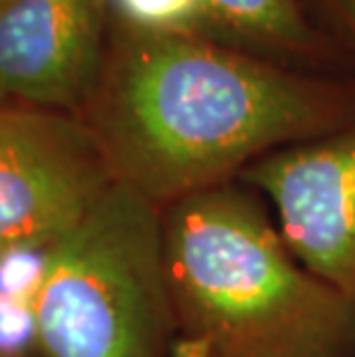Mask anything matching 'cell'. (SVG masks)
Wrapping results in <instances>:
<instances>
[{"label": "cell", "mask_w": 355, "mask_h": 357, "mask_svg": "<svg viewBox=\"0 0 355 357\" xmlns=\"http://www.w3.org/2000/svg\"><path fill=\"white\" fill-rule=\"evenodd\" d=\"M79 118L120 185L164 208L349 125L355 77L111 21L100 79Z\"/></svg>", "instance_id": "1"}, {"label": "cell", "mask_w": 355, "mask_h": 357, "mask_svg": "<svg viewBox=\"0 0 355 357\" xmlns=\"http://www.w3.org/2000/svg\"><path fill=\"white\" fill-rule=\"evenodd\" d=\"M171 357H355V302L286 245L243 180L160 208Z\"/></svg>", "instance_id": "2"}, {"label": "cell", "mask_w": 355, "mask_h": 357, "mask_svg": "<svg viewBox=\"0 0 355 357\" xmlns=\"http://www.w3.org/2000/svg\"><path fill=\"white\" fill-rule=\"evenodd\" d=\"M30 330L40 357H171L160 208L116 182L42 254Z\"/></svg>", "instance_id": "3"}, {"label": "cell", "mask_w": 355, "mask_h": 357, "mask_svg": "<svg viewBox=\"0 0 355 357\" xmlns=\"http://www.w3.org/2000/svg\"><path fill=\"white\" fill-rule=\"evenodd\" d=\"M116 182L79 116L0 102V261L44 254Z\"/></svg>", "instance_id": "4"}, {"label": "cell", "mask_w": 355, "mask_h": 357, "mask_svg": "<svg viewBox=\"0 0 355 357\" xmlns=\"http://www.w3.org/2000/svg\"><path fill=\"white\" fill-rule=\"evenodd\" d=\"M238 180L268 201L298 261L355 302V120L259 159Z\"/></svg>", "instance_id": "5"}, {"label": "cell", "mask_w": 355, "mask_h": 357, "mask_svg": "<svg viewBox=\"0 0 355 357\" xmlns=\"http://www.w3.org/2000/svg\"><path fill=\"white\" fill-rule=\"evenodd\" d=\"M109 33V0H0V102L79 116Z\"/></svg>", "instance_id": "6"}, {"label": "cell", "mask_w": 355, "mask_h": 357, "mask_svg": "<svg viewBox=\"0 0 355 357\" xmlns=\"http://www.w3.org/2000/svg\"><path fill=\"white\" fill-rule=\"evenodd\" d=\"M111 21L192 37L296 70L355 77V53L302 0H109Z\"/></svg>", "instance_id": "7"}, {"label": "cell", "mask_w": 355, "mask_h": 357, "mask_svg": "<svg viewBox=\"0 0 355 357\" xmlns=\"http://www.w3.org/2000/svg\"><path fill=\"white\" fill-rule=\"evenodd\" d=\"M319 24L355 53V0H302Z\"/></svg>", "instance_id": "8"}, {"label": "cell", "mask_w": 355, "mask_h": 357, "mask_svg": "<svg viewBox=\"0 0 355 357\" xmlns=\"http://www.w3.org/2000/svg\"><path fill=\"white\" fill-rule=\"evenodd\" d=\"M0 357H19V355H14V353H10V351H7V348H3V346H0Z\"/></svg>", "instance_id": "9"}]
</instances>
